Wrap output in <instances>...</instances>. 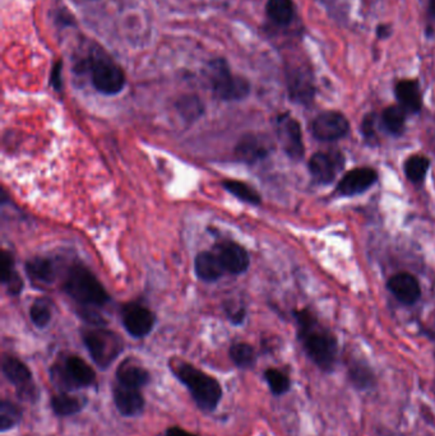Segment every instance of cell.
<instances>
[{
    "label": "cell",
    "mask_w": 435,
    "mask_h": 436,
    "mask_svg": "<svg viewBox=\"0 0 435 436\" xmlns=\"http://www.w3.org/2000/svg\"><path fill=\"white\" fill-rule=\"evenodd\" d=\"M395 94L400 106L409 114H419L422 109V96L418 79H402L395 86Z\"/></svg>",
    "instance_id": "obj_19"
},
{
    "label": "cell",
    "mask_w": 435,
    "mask_h": 436,
    "mask_svg": "<svg viewBox=\"0 0 435 436\" xmlns=\"http://www.w3.org/2000/svg\"><path fill=\"white\" fill-rule=\"evenodd\" d=\"M122 318L126 332L136 338L149 335L155 326V315L152 312L136 303L125 305L122 310Z\"/></svg>",
    "instance_id": "obj_12"
},
{
    "label": "cell",
    "mask_w": 435,
    "mask_h": 436,
    "mask_svg": "<svg viewBox=\"0 0 435 436\" xmlns=\"http://www.w3.org/2000/svg\"><path fill=\"white\" fill-rule=\"evenodd\" d=\"M1 369L9 382L16 385L17 396L19 399L35 402L39 398V390L32 382L31 371L22 361L12 356H6L3 358Z\"/></svg>",
    "instance_id": "obj_8"
},
{
    "label": "cell",
    "mask_w": 435,
    "mask_h": 436,
    "mask_svg": "<svg viewBox=\"0 0 435 436\" xmlns=\"http://www.w3.org/2000/svg\"><path fill=\"white\" fill-rule=\"evenodd\" d=\"M64 290L85 308H101L109 303V294L85 265H76L70 268L64 282Z\"/></svg>",
    "instance_id": "obj_3"
},
{
    "label": "cell",
    "mask_w": 435,
    "mask_h": 436,
    "mask_svg": "<svg viewBox=\"0 0 435 436\" xmlns=\"http://www.w3.org/2000/svg\"><path fill=\"white\" fill-rule=\"evenodd\" d=\"M406 111L400 105H391L381 112V125L392 135L404 134L406 126Z\"/></svg>",
    "instance_id": "obj_23"
},
{
    "label": "cell",
    "mask_w": 435,
    "mask_h": 436,
    "mask_svg": "<svg viewBox=\"0 0 435 436\" xmlns=\"http://www.w3.org/2000/svg\"><path fill=\"white\" fill-rule=\"evenodd\" d=\"M177 109L187 121H195L198 117H202L204 112L202 101L193 94L183 96L179 101L177 102Z\"/></svg>",
    "instance_id": "obj_30"
},
{
    "label": "cell",
    "mask_w": 435,
    "mask_h": 436,
    "mask_svg": "<svg viewBox=\"0 0 435 436\" xmlns=\"http://www.w3.org/2000/svg\"><path fill=\"white\" fill-rule=\"evenodd\" d=\"M349 379L351 384L359 390L370 389L375 383L373 370L361 361L351 362L349 367Z\"/></svg>",
    "instance_id": "obj_25"
},
{
    "label": "cell",
    "mask_w": 435,
    "mask_h": 436,
    "mask_svg": "<svg viewBox=\"0 0 435 436\" xmlns=\"http://www.w3.org/2000/svg\"><path fill=\"white\" fill-rule=\"evenodd\" d=\"M26 272L32 280H36L40 283H50L54 280V265L49 259L44 258H35L27 262Z\"/></svg>",
    "instance_id": "obj_26"
},
{
    "label": "cell",
    "mask_w": 435,
    "mask_h": 436,
    "mask_svg": "<svg viewBox=\"0 0 435 436\" xmlns=\"http://www.w3.org/2000/svg\"><path fill=\"white\" fill-rule=\"evenodd\" d=\"M265 379L273 396H284L291 389V380L288 375L277 369H268L265 371Z\"/></svg>",
    "instance_id": "obj_32"
},
{
    "label": "cell",
    "mask_w": 435,
    "mask_h": 436,
    "mask_svg": "<svg viewBox=\"0 0 435 436\" xmlns=\"http://www.w3.org/2000/svg\"><path fill=\"white\" fill-rule=\"evenodd\" d=\"M174 371L180 382L189 389L201 410L206 412L216 410L222 398V389L215 378L186 362L174 367Z\"/></svg>",
    "instance_id": "obj_2"
},
{
    "label": "cell",
    "mask_w": 435,
    "mask_h": 436,
    "mask_svg": "<svg viewBox=\"0 0 435 436\" xmlns=\"http://www.w3.org/2000/svg\"><path fill=\"white\" fill-rule=\"evenodd\" d=\"M210 79L213 94L224 101H239L245 99L250 92L248 81L239 76H233L224 59L211 62Z\"/></svg>",
    "instance_id": "obj_5"
},
{
    "label": "cell",
    "mask_w": 435,
    "mask_h": 436,
    "mask_svg": "<svg viewBox=\"0 0 435 436\" xmlns=\"http://www.w3.org/2000/svg\"><path fill=\"white\" fill-rule=\"evenodd\" d=\"M288 88L290 99L293 101L305 106L311 105L315 94L313 73L304 68L290 70L288 74Z\"/></svg>",
    "instance_id": "obj_15"
},
{
    "label": "cell",
    "mask_w": 435,
    "mask_h": 436,
    "mask_svg": "<svg viewBox=\"0 0 435 436\" xmlns=\"http://www.w3.org/2000/svg\"><path fill=\"white\" fill-rule=\"evenodd\" d=\"M345 158L340 151L317 152L309 160V171L311 178L318 184H331L341 172Z\"/></svg>",
    "instance_id": "obj_11"
},
{
    "label": "cell",
    "mask_w": 435,
    "mask_h": 436,
    "mask_svg": "<svg viewBox=\"0 0 435 436\" xmlns=\"http://www.w3.org/2000/svg\"><path fill=\"white\" fill-rule=\"evenodd\" d=\"M195 269L198 278L204 282L218 280L225 273V269L213 251L199 253L195 258Z\"/></svg>",
    "instance_id": "obj_20"
},
{
    "label": "cell",
    "mask_w": 435,
    "mask_h": 436,
    "mask_svg": "<svg viewBox=\"0 0 435 436\" xmlns=\"http://www.w3.org/2000/svg\"><path fill=\"white\" fill-rule=\"evenodd\" d=\"M51 379L60 389H78L92 385L96 380V374L85 360L78 356H68L63 364L51 369Z\"/></svg>",
    "instance_id": "obj_6"
},
{
    "label": "cell",
    "mask_w": 435,
    "mask_h": 436,
    "mask_svg": "<svg viewBox=\"0 0 435 436\" xmlns=\"http://www.w3.org/2000/svg\"><path fill=\"white\" fill-rule=\"evenodd\" d=\"M230 358L236 367L248 369L256 362V352L248 343H235L230 349Z\"/></svg>",
    "instance_id": "obj_31"
},
{
    "label": "cell",
    "mask_w": 435,
    "mask_h": 436,
    "mask_svg": "<svg viewBox=\"0 0 435 436\" xmlns=\"http://www.w3.org/2000/svg\"><path fill=\"white\" fill-rule=\"evenodd\" d=\"M22 419V411L15 403L9 401H1L0 403V431L6 433L15 428Z\"/></svg>",
    "instance_id": "obj_33"
},
{
    "label": "cell",
    "mask_w": 435,
    "mask_h": 436,
    "mask_svg": "<svg viewBox=\"0 0 435 436\" xmlns=\"http://www.w3.org/2000/svg\"><path fill=\"white\" fill-rule=\"evenodd\" d=\"M311 134L322 142L342 140L350 132L347 117L338 111H323L314 117L311 125Z\"/></svg>",
    "instance_id": "obj_9"
},
{
    "label": "cell",
    "mask_w": 435,
    "mask_h": 436,
    "mask_svg": "<svg viewBox=\"0 0 435 436\" xmlns=\"http://www.w3.org/2000/svg\"><path fill=\"white\" fill-rule=\"evenodd\" d=\"M277 135L281 147L291 160L299 161L304 157L303 133L299 121L288 115L282 114L277 119Z\"/></svg>",
    "instance_id": "obj_10"
},
{
    "label": "cell",
    "mask_w": 435,
    "mask_h": 436,
    "mask_svg": "<svg viewBox=\"0 0 435 436\" xmlns=\"http://www.w3.org/2000/svg\"><path fill=\"white\" fill-rule=\"evenodd\" d=\"M165 436H197L195 434H190V433H188L186 430H183V428H170L166 430V434Z\"/></svg>",
    "instance_id": "obj_38"
},
{
    "label": "cell",
    "mask_w": 435,
    "mask_h": 436,
    "mask_svg": "<svg viewBox=\"0 0 435 436\" xmlns=\"http://www.w3.org/2000/svg\"><path fill=\"white\" fill-rule=\"evenodd\" d=\"M222 185L230 194L236 196L238 199H240L243 202L249 203V204H253V206L261 204L262 199H261L259 193L256 192V189H253L250 185L243 183V181L225 180L222 183Z\"/></svg>",
    "instance_id": "obj_28"
},
{
    "label": "cell",
    "mask_w": 435,
    "mask_h": 436,
    "mask_svg": "<svg viewBox=\"0 0 435 436\" xmlns=\"http://www.w3.org/2000/svg\"><path fill=\"white\" fill-rule=\"evenodd\" d=\"M82 337L95 364L101 369H108L123 351L122 338L108 329H87Z\"/></svg>",
    "instance_id": "obj_4"
},
{
    "label": "cell",
    "mask_w": 435,
    "mask_h": 436,
    "mask_svg": "<svg viewBox=\"0 0 435 436\" xmlns=\"http://www.w3.org/2000/svg\"><path fill=\"white\" fill-rule=\"evenodd\" d=\"M387 286L391 294L404 305H413L421 296L419 280L411 273H397L389 278Z\"/></svg>",
    "instance_id": "obj_16"
},
{
    "label": "cell",
    "mask_w": 435,
    "mask_h": 436,
    "mask_svg": "<svg viewBox=\"0 0 435 436\" xmlns=\"http://www.w3.org/2000/svg\"><path fill=\"white\" fill-rule=\"evenodd\" d=\"M429 166H430V160L427 157L413 155L404 161V175L412 184H421L427 176Z\"/></svg>",
    "instance_id": "obj_27"
},
{
    "label": "cell",
    "mask_w": 435,
    "mask_h": 436,
    "mask_svg": "<svg viewBox=\"0 0 435 436\" xmlns=\"http://www.w3.org/2000/svg\"><path fill=\"white\" fill-rule=\"evenodd\" d=\"M113 394L117 411L123 416L133 417L138 416L143 411L145 399L142 397L140 389L125 387L123 384L117 383L113 389Z\"/></svg>",
    "instance_id": "obj_18"
},
{
    "label": "cell",
    "mask_w": 435,
    "mask_h": 436,
    "mask_svg": "<svg viewBox=\"0 0 435 436\" xmlns=\"http://www.w3.org/2000/svg\"><path fill=\"white\" fill-rule=\"evenodd\" d=\"M220 263L225 272L240 274L248 269L250 259L247 250L239 244L233 242H222L213 248Z\"/></svg>",
    "instance_id": "obj_14"
},
{
    "label": "cell",
    "mask_w": 435,
    "mask_h": 436,
    "mask_svg": "<svg viewBox=\"0 0 435 436\" xmlns=\"http://www.w3.org/2000/svg\"><path fill=\"white\" fill-rule=\"evenodd\" d=\"M272 149V142L267 137L252 134L241 138L239 144L236 146V156L244 162L254 164L268 156Z\"/></svg>",
    "instance_id": "obj_17"
},
{
    "label": "cell",
    "mask_w": 435,
    "mask_h": 436,
    "mask_svg": "<svg viewBox=\"0 0 435 436\" xmlns=\"http://www.w3.org/2000/svg\"><path fill=\"white\" fill-rule=\"evenodd\" d=\"M117 380L119 384H123L125 387L137 388L147 385L151 376L146 369L133 364L132 361L126 360L117 370Z\"/></svg>",
    "instance_id": "obj_21"
},
{
    "label": "cell",
    "mask_w": 435,
    "mask_h": 436,
    "mask_svg": "<svg viewBox=\"0 0 435 436\" xmlns=\"http://www.w3.org/2000/svg\"><path fill=\"white\" fill-rule=\"evenodd\" d=\"M392 35V27L389 24H381L377 27V36L381 40L388 39Z\"/></svg>",
    "instance_id": "obj_37"
},
{
    "label": "cell",
    "mask_w": 435,
    "mask_h": 436,
    "mask_svg": "<svg viewBox=\"0 0 435 436\" xmlns=\"http://www.w3.org/2000/svg\"><path fill=\"white\" fill-rule=\"evenodd\" d=\"M378 180V172L372 167H358L345 174L337 184V193L343 196L363 194Z\"/></svg>",
    "instance_id": "obj_13"
},
{
    "label": "cell",
    "mask_w": 435,
    "mask_h": 436,
    "mask_svg": "<svg viewBox=\"0 0 435 436\" xmlns=\"http://www.w3.org/2000/svg\"><path fill=\"white\" fill-rule=\"evenodd\" d=\"M60 73H62V62H56L53 69V74H51V83L56 90H60V86H62Z\"/></svg>",
    "instance_id": "obj_36"
},
{
    "label": "cell",
    "mask_w": 435,
    "mask_h": 436,
    "mask_svg": "<svg viewBox=\"0 0 435 436\" xmlns=\"http://www.w3.org/2000/svg\"><path fill=\"white\" fill-rule=\"evenodd\" d=\"M51 408L58 416H72L82 411L83 402L78 397L62 393L51 398Z\"/></svg>",
    "instance_id": "obj_29"
},
{
    "label": "cell",
    "mask_w": 435,
    "mask_h": 436,
    "mask_svg": "<svg viewBox=\"0 0 435 436\" xmlns=\"http://www.w3.org/2000/svg\"><path fill=\"white\" fill-rule=\"evenodd\" d=\"M265 9L268 17L279 26L291 24L295 13L293 0H268Z\"/></svg>",
    "instance_id": "obj_24"
},
{
    "label": "cell",
    "mask_w": 435,
    "mask_h": 436,
    "mask_svg": "<svg viewBox=\"0 0 435 436\" xmlns=\"http://www.w3.org/2000/svg\"><path fill=\"white\" fill-rule=\"evenodd\" d=\"M30 318L38 328H45L51 320V312L44 300L35 301L30 309Z\"/></svg>",
    "instance_id": "obj_34"
},
{
    "label": "cell",
    "mask_w": 435,
    "mask_h": 436,
    "mask_svg": "<svg viewBox=\"0 0 435 436\" xmlns=\"http://www.w3.org/2000/svg\"><path fill=\"white\" fill-rule=\"evenodd\" d=\"M1 282L8 288L9 294L18 295L22 292L24 280L17 273L13 258L7 251L1 254Z\"/></svg>",
    "instance_id": "obj_22"
},
{
    "label": "cell",
    "mask_w": 435,
    "mask_h": 436,
    "mask_svg": "<svg viewBox=\"0 0 435 436\" xmlns=\"http://www.w3.org/2000/svg\"><path fill=\"white\" fill-rule=\"evenodd\" d=\"M299 339L308 358L325 373H332L338 358V342L331 330L323 327L308 310L295 312Z\"/></svg>",
    "instance_id": "obj_1"
},
{
    "label": "cell",
    "mask_w": 435,
    "mask_h": 436,
    "mask_svg": "<svg viewBox=\"0 0 435 436\" xmlns=\"http://www.w3.org/2000/svg\"><path fill=\"white\" fill-rule=\"evenodd\" d=\"M361 132L364 138L373 142L377 135H375V114H368L363 123H361Z\"/></svg>",
    "instance_id": "obj_35"
},
{
    "label": "cell",
    "mask_w": 435,
    "mask_h": 436,
    "mask_svg": "<svg viewBox=\"0 0 435 436\" xmlns=\"http://www.w3.org/2000/svg\"><path fill=\"white\" fill-rule=\"evenodd\" d=\"M91 72L92 83L99 92L113 96L124 88V72L115 62L104 58L96 59L91 64Z\"/></svg>",
    "instance_id": "obj_7"
},
{
    "label": "cell",
    "mask_w": 435,
    "mask_h": 436,
    "mask_svg": "<svg viewBox=\"0 0 435 436\" xmlns=\"http://www.w3.org/2000/svg\"><path fill=\"white\" fill-rule=\"evenodd\" d=\"M429 13L435 19V0H429Z\"/></svg>",
    "instance_id": "obj_39"
}]
</instances>
